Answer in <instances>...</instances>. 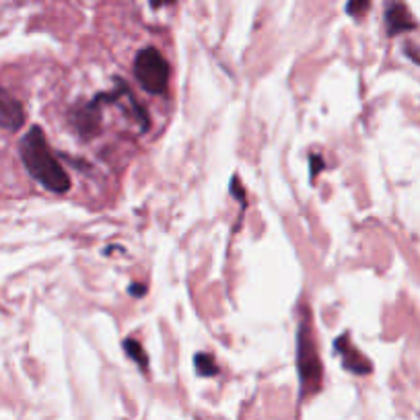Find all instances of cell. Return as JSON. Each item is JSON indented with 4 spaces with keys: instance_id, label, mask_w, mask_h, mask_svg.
<instances>
[{
    "instance_id": "cell-7",
    "label": "cell",
    "mask_w": 420,
    "mask_h": 420,
    "mask_svg": "<svg viewBox=\"0 0 420 420\" xmlns=\"http://www.w3.org/2000/svg\"><path fill=\"white\" fill-rule=\"evenodd\" d=\"M194 367H196V373L200 377H215V375H219V365H217L215 357H210L206 352H198L196 354Z\"/></svg>"
},
{
    "instance_id": "cell-1",
    "label": "cell",
    "mask_w": 420,
    "mask_h": 420,
    "mask_svg": "<svg viewBox=\"0 0 420 420\" xmlns=\"http://www.w3.org/2000/svg\"><path fill=\"white\" fill-rule=\"evenodd\" d=\"M21 159L25 163V169L31 173V178L41 183L46 190L54 194H66L71 190V178L64 171V167L58 163L39 126H34L23 136Z\"/></svg>"
},
{
    "instance_id": "cell-11",
    "label": "cell",
    "mask_w": 420,
    "mask_h": 420,
    "mask_svg": "<svg viewBox=\"0 0 420 420\" xmlns=\"http://www.w3.org/2000/svg\"><path fill=\"white\" fill-rule=\"evenodd\" d=\"M145 287H143V285H132V287H130V292H132V294H134V297H143V294H145Z\"/></svg>"
},
{
    "instance_id": "cell-2",
    "label": "cell",
    "mask_w": 420,
    "mask_h": 420,
    "mask_svg": "<svg viewBox=\"0 0 420 420\" xmlns=\"http://www.w3.org/2000/svg\"><path fill=\"white\" fill-rule=\"evenodd\" d=\"M297 367H299V379H301V391L303 396L317 394L322 387V361L315 348V338L311 332V313L303 311L299 332H297Z\"/></svg>"
},
{
    "instance_id": "cell-4",
    "label": "cell",
    "mask_w": 420,
    "mask_h": 420,
    "mask_svg": "<svg viewBox=\"0 0 420 420\" xmlns=\"http://www.w3.org/2000/svg\"><path fill=\"white\" fill-rule=\"evenodd\" d=\"M334 347L340 352L342 365H344L347 371L354 373V375H369L373 371V365L369 363V359H367L363 352H359L357 348L350 344L348 336H338L336 342H334Z\"/></svg>"
},
{
    "instance_id": "cell-13",
    "label": "cell",
    "mask_w": 420,
    "mask_h": 420,
    "mask_svg": "<svg viewBox=\"0 0 420 420\" xmlns=\"http://www.w3.org/2000/svg\"><path fill=\"white\" fill-rule=\"evenodd\" d=\"M406 54L410 56V58H412V60H414L416 64H420V54H419V52H412V50L408 48V50H406Z\"/></svg>"
},
{
    "instance_id": "cell-12",
    "label": "cell",
    "mask_w": 420,
    "mask_h": 420,
    "mask_svg": "<svg viewBox=\"0 0 420 420\" xmlns=\"http://www.w3.org/2000/svg\"><path fill=\"white\" fill-rule=\"evenodd\" d=\"M175 0H150V6L153 9H159V6H167V4H173Z\"/></svg>"
},
{
    "instance_id": "cell-6",
    "label": "cell",
    "mask_w": 420,
    "mask_h": 420,
    "mask_svg": "<svg viewBox=\"0 0 420 420\" xmlns=\"http://www.w3.org/2000/svg\"><path fill=\"white\" fill-rule=\"evenodd\" d=\"M25 124V111L21 101L0 87V128L19 130Z\"/></svg>"
},
{
    "instance_id": "cell-3",
    "label": "cell",
    "mask_w": 420,
    "mask_h": 420,
    "mask_svg": "<svg viewBox=\"0 0 420 420\" xmlns=\"http://www.w3.org/2000/svg\"><path fill=\"white\" fill-rule=\"evenodd\" d=\"M134 74L140 87L150 95H161L169 85V64L159 50L145 48L134 60Z\"/></svg>"
},
{
    "instance_id": "cell-8",
    "label": "cell",
    "mask_w": 420,
    "mask_h": 420,
    "mask_svg": "<svg viewBox=\"0 0 420 420\" xmlns=\"http://www.w3.org/2000/svg\"><path fill=\"white\" fill-rule=\"evenodd\" d=\"M124 350H126V354H128L130 359L136 363L138 367H143V369H146V365H148V359H146V352L143 350V347L136 342V340H132V338H126L124 340Z\"/></svg>"
},
{
    "instance_id": "cell-5",
    "label": "cell",
    "mask_w": 420,
    "mask_h": 420,
    "mask_svg": "<svg viewBox=\"0 0 420 420\" xmlns=\"http://www.w3.org/2000/svg\"><path fill=\"white\" fill-rule=\"evenodd\" d=\"M385 25H387L389 36H400V34H408V31L416 29V21L410 15L408 6L400 0L389 2V6L385 11Z\"/></svg>"
},
{
    "instance_id": "cell-10",
    "label": "cell",
    "mask_w": 420,
    "mask_h": 420,
    "mask_svg": "<svg viewBox=\"0 0 420 420\" xmlns=\"http://www.w3.org/2000/svg\"><path fill=\"white\" fill-rule=\"evenodd\" d=\"M309 163H311V178H315V175H317V171L326 167V163H324L317 155H311Z\"/></svg>"
},
{
    "instance_id": "cell-9",
    "label": "cell",
    "mask_w": 420,
    "mask_h": 420,
    "mask_svg": "<svg viewBox=\"0 0 420 420\" xmlns=\"http://www.w3.org/2000/svg\"><path fill=\"white\" fill-rule=\"evenodd\" d=\"M369 4H371V0H348V4H347L348 15H352V17H361V15H365L367 9H369Z\"/></svg>"
}]
</instances>
